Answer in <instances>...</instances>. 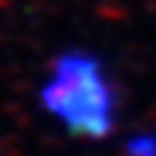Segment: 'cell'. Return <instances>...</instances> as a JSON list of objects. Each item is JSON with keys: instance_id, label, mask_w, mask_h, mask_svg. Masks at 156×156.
<instances>
[{"instance_id": "1", "label": "cell", "mask_w": 156, "mask_h": 156, "mask_svg": "<svg viewBox=\"0 0 156 156\" xmlns=\"http://www.w3.org/2000/svg\"><path fill=\"white\" fill-rule=\"evenodd\" d=\"M38 103L62 130L83 141H103L118 121V88L103 59L71 47L50 62L38 88Z\"/></svg>"}, {"instance_id": "2", "label": "cell", "mask_w": 156, "mask_h": 156, "mask_svg": "<svg viewBox=\"0 0 156 156\" xmlns=\"http://www.w3.org/2000/svg\"><path fill=\"white\" fill-rule=\"evenodd\" d=\"M130 156H156V141L150 136H141V139L130 141Z\"/></svg>"}]
</instances>
